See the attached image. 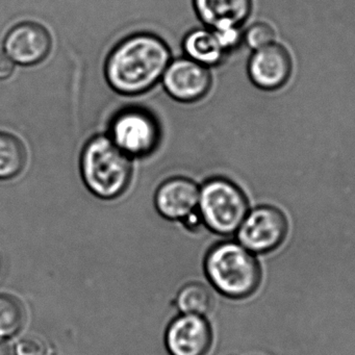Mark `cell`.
Segmentation results:
<instances>
[{"label": "cell", "instance_id": "6da1fadb", "mask_svg": "<svg viewBox=\"0 0 355 355\" xmlns=\"http://www.w3.org/2000/svg\"><path fill=\"white\" fill-rule=\"evenodd\" d=\"M171 63L168 45L151 34H137L122 41L105 64V76L114 91L136 96L150 90Z\"/></svg>", "mask_w": 355, "mask_h": 355}, {"label": "cell", "instance_id": "7a4b0ae2", "mask_svg": "<svg viewBox=\"0 0 355 355\" xmlns=\"http://www.w3.org/2000/svg\"><path fill=\"white\" fill-rule=\"evenodd\" d=\"M205 268L214 288L227 298L236 300L252 296L263 279L257 257L238 241L215 245L207 253Z\"/></svg>", "mask_w": 355, "mask_h": 355}, {"label": "cell", "instance_id": "3957f363", "mask_svg": "<svg viewBox=\"0 0 355 355\" xmlns=\"http://www.w3.org/2000/svg\"><path fill=\"white\" fill-rule=\"evenodd\" d=\"M80 170L85 184L95 196L117 198L132 180V157L118 148L110 137H95L83 151Z\"/></svg>", "mask_w": 355, "mask_h": 355}, {"label": "cell", "instance_id": "277c9868", "mask_svg": "<svg viewBox=\"0 0 355 355\" xmlns=\"http://www.w3.org/2000/svg\"><path fill=\"white\" fill-rule=\"evenodd\" d=\"M249 211L244 191L228 178H211L200 188L199 215L203 223L216 234H236Z\"/></svg>", "mask_w": 355, "mask_h": 355}, {"label": "cell", "instance_id": "5b68a950", "mask_svg": "<svg viewBox=\"0 0 355 355\" xmlns=\"http://www.w3.org/2000/svg\"><path fill=\"white\" fill-rule=\"evenodd\" d=\"M288 232V222L282 209L259 205L250 209L236 232V241L253 254H267L282 246Z\"/></svg>", "mask_w": 355, "mask_h": 355}, {"label": "cell", "instance_id": "8992f818", "mask_svg": "<svg viewBox=\"0 0 355 355\" xmlns=\"http://www.w3.org/2000/svg\"><path fill=\"white\" fill-rule=\"evenodd\" d=\"M110 138L130 157L150 155L159 145L161 132L151 114L128 109L118 114L111 124Z\"/></svg>", "mask_w": 355, "mask_h": 355}, {"label": "cell", "instance_id": "52a82bcc", "mask_svg": "<svg viewBox=\"0 0 355 355\" xmlns=\"http://www.w3.org/2000/svg\"><path fill=\"white\" fill-rule=\"evenodd\" d=\"M166 92L180 103H190L200 101L211 90V70L189 58L174 60L164 73Z\"/></svg>", "mask_w": 355, "mask_h": 355}, {"label": "cell", "instance_id": "ba28073f", "mask_svg": "<svg viewBox=\"0 0 355 355\" xmlns=\"http://www.w3.org/2000/svg\"><path fill=\"white\" fill-rule=\"evenodd\" d=\"M293 71V61L286 47L272 43L253 51L249 58L247 72L251 83L263 91L284 88Z\"/></svg>", "mask_w": 355, "mask_h": 355}, {"label": "cell", "instance_id": "9c48e42d", "mask_svg": "<svg viewBox=\"0 0 355 355\" xmlns=\"http://www.w3.org/2000/svg\"><path fill=\"white\" fill-rule=\"evenodd\" d=\"M51 37L44 26L35 22L18 24L6 37L5 51L15 64L33 66L46 59Z\"/></svg>", "mask_w": 355, "mask_h": 355}, {"label": "cell", "instance_id": "30bf717a", "mask_svg": "<svg viewBox=\"0 0 355 355\" xmlns=\"http://www.w3.org/2000/svg\"><path fill=\"white\" fill-rule=\"evenodd\" d=\"M213 340L203 315H182L168 328L166 344L171 355H205Z\"/></svg>", "mask_w": 355, "mask_h": 355}, {"label": "cell", "instance_id": "8fae6325", "mask_svg": "<svg viewBox=\"0 0 355 355\" xmlns=\"http://www.w3.org/2000/svg\"><path fill=\"white\" fill-rule=\"evenodd\" d=\"M200 188L190 178L166 180L155 194V207L166 219L188 220L198 211Z\"/></svg>", "mask_w": 355, "mask_h": 355}, {"label": "cell", "instance_id": "7c38bea8", "mask_svg": "<svg viewBox=\"0 0 355 355\" xmlns=\"http://www.w3.org/2000/svg\"><path fill=\"white\" fill-rule=\"evenodd\" d=\"M195 13L211 30L242 28L253 10V0H192Z\"/></svg>", "mask_w": 355, "mask_h": 355}, {"label": "cell", "instance_id": "4fadbf2b", "mask_svg": "<svg viewBox=\"0 0 355 355\" xmlns=\"http://www.w3.org/2000/svg\"><path fill=\"white\" fill-rule=\"evenodd\" d=\"M182 47L187 58L209 68L220 65L227 55L215 33L207 28H197L189 33Z\"/></svg>", "mask_w": 355, "mask_h": 355}, {"label": "cell", "instance_id": "5bb4252c", "mask_svg": "<svg viewBox=\"0 0 355 355\" xmlns=\"http://www.w3.org/2000/svg\"><path fill=\"white\" fill-rule=\"evenodd\" d=\"M26 163V151L19 139L0 132V180H12L21 173Z\"/></svg>", "mask_w": 355, "mask_h": 355}, {"label": "cell", "instance_id": "9a60e30c", "mask_svg": "<svg viewBox=\"0 0 355 355\" xmlns=\"http://www.w3.org/2000/svg\"><path fill=\"white\" fill-rule=\"evenodd\" d=\"M214 298L211 291L199 282L187 284L178 293V306L184 315L205 317L213 309Z\"/></svg>", "mask_w": 355, "mask_h": 355}, {"label": "cell", "instance_id": "2e32d148", "mask_svg": "<svg viewBox=\"0 0 355 355\" xmlns=\"http://www.w3.org/2000/svg\"><path fill=\"white\" fill-rule=\"evenodd\" d=\"M24 323V311L14 297L0 295V338H11Z\"/></svg>", "mask_w": 355, "mask_h": 355}, {"label": "cell", "instance_id": "e0dca14e", "mask_svg": "<svg viewBox=\"0 0 355 355\" xmlns=\"http://www.w3.org/2000/svg\"><path fill=\"white\" fill-rule=\"evenodd\" d=\"M274 40H275V32L268 22H254L244 31V44L253 51L272 44Z\"/></svg>", "mask_w": 355, "mask_h": 355}, {"label": "cell", "instance_id": "ac0fdd59", "mask_svg": "<svg viewBox=\"0 0 355 355\" xmlns=\"http://www.w3.org/2000/svg\"><path fill=\"white\" fill-rule=\"evenodd\" d=\"M211 31L215 33L222 49L227 55L244 44V31H242V28H226Z\"/></svg>", "mask_w": 355, "mask_h": 355}, {"label": "cell", "instance_id": "d6986e66", "mask_svg": "<svg viewBox=\"0 0 355 355\" xmlns=\"http://www.w3.org/2000/svg\"><path fill=\"white\" fill-rule=\"evenodd\" d=\"M14 353L15 355H43L44 346L37 338H26L16 344Z\"/></svg>", "mask_w": 355, "mask_h": 355}, {"label": "cell", "instance_id": "ffe728a7", "mask_svg": "<svg viewBox=\"0 0 355 355\" xmlns=\"http://www.w3.org/2000/svg\"><path fill=\"white\" fill-rule=\"evenodd\" d=\"M15 70V62L9 55H0V80H7Z\"/></svg>", "mask_w": 355, "mask_h": 355}, {"label": "cell", "instance_id": "44dd1931", "mask_svg": "<svg viewBox=\"0 0 355 355\" xmlns=\"http://www.w3.org/2000/svg\"><path fill=\"white\" fill-rule=\"evenodd\" d=\"M0 355H15L14 349L5 338H0Z\"/></svg>", "mask_w": 355, "mask_h": 355}]
</instances>
